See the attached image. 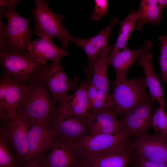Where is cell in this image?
I'll return each instance as SVG.
<instances>
[{"label": "cell", "mask_w": 167, "mask_h": 167, "mask_svg": "<svg viewBox=\"0 0 167 167\" xmlns=\"http://www.w3.org/2000/svg\"><path fill=\"white\" fill-rule=\"evenodd\" d=\"M38 36L39 38L33 41L28 48V52L38 61L46 64L49 60L59 61L68 54V52L55 45L52 38L43 35Z\"/></svg>", "instance_id": "obj_21"}, {"label": "cell", "mask_w": 167, "mask_h": 167, "mask_svg": "<svg viewBox=\"0 0 167 167\" xmlns=\"http://www.w3.org/2000/svg\"><path fill=\"white\" fill-rule=\"evenodd\" d=\"M39 77L49 89L54 101L58 102V105L65 101L70 90L76 89L79 86V76L70 78L63 70L60 61L46 64Z\"/></svg>", "instance_id": "obj_6"}, {"label": "cell", "mask_w": 167, "mask_h": 167, "mask_svg": "<svg viewBox=\"0 0 167 167\" xmlns=\"http://www.w3.org/2000/svg\"><path fill=\"white\" fill-rule=\"evenodd\" d=\"M77 167H89L80 164Z\"/></svg>", "instance_id": "obj_33"}, {"label": "cell", "mask_w": 167, "mask_h": 167, "mask_svg": "<svg viewBox=\"0 0 167 167\" xmlns=\"http://www.w3.org/2000/svg\"><path fill=\"white\" fill-rule=\"evenodd\" d=\"M0 6L6 5H12L15 6H16L20 2L21 0H2L0 1Z\"/></svg>", "instance_id": "obj_30"}, {"label": "cell", "mask_w": 167, "mask_h": 167, "mask_svg": "<svg viewBox=\"0 0 167 167\" xmlns=\"http://www.w3.org/2000/svg\"><path fill=\"white\" fill-rule=\"evenodd\" d=\"M132 146L136 157L167 164V135H142L134 139Z\"/></svg>", "instance_id": "obj_11"}, {"label": "cell", "mask_w": 167, "mask_h": 167, "mask_svg": "<svg viewBox=\"0 0 167 167\" xmlns=\"http://www.w3.org/2000/svg\"><path fill=\"white\" fill-rule=\"evenodd\" d=\"M0 60L4 74L24 83H30L38 77L46 64L38 61L29 52L0 51Z\"/></svg>", "instance_id": "obj_5"}, {"label": "cell", "mask_w": 167, "mask_h": 167, "mask_svg": "<svg viewBox=\"0 0 167 167\" xmlns=\"http://www.w3.org/2000/svg\"><path fill=\"white\" fill-rule=\"evenodd\" d=\"M95 7L91 15L94 20L100 19L107 14L108 2L107 0H95Z\"/></svg>", "instance_id": "obj_28"}, {"label": "cell", "mask_w": 167, "mask_h": 167, "mask_svg": "<svg viewBox=\"0 0 167 167\" xmlns=\"http://www.w3.org/2000/svg\"><path fill=\"white\" fill-rule=\"evenodd\" d=\"M130 137L125 131L115 134L89 135L75 143L82 160L91 155L109 149L129 139Z\"/></svg>", "instance_id": "obj_14"}, {"label": "cell", "mask_w": 167, "mask_h": 167, "mask_svg": "<svg viewBox=\"0 0 167 167\" xmlns=\"http://www.w3.org/2000/svg\"><path fill=\"white\" fill-rule=\"evenodd\" d=\"M152 47L149 41H145L142 46V50L138 60L139 65L142 67L149 94L154 101L158 103L160 107L164 109L166 106L163 91L158 79L159 75L155 72L152 59L153 56L150 52Z\"/></svg>", "instance_id": "obj_16"}, {"label": "cell", "mask_w": 167, "mask_h": 167, "mask_svg": "<svg viewBox=\"0 0 167 167\" xmlns=\"http://www.w3.org/2000/svg\"><path fill=\"white\" fill-rule=\"evenodd\" d=\"M154 100L149 93L141 103L123 116L119 120L124 130L134 139L148 134L152 126Z\"/></svg>", "instance_id": "obj_9"}, {"label": "cell", "mask_w": 167, "mask_h": 167, "mask_svg": "<svg viewBox=\"0 0 167 167\" xmlns=\"http://www.w3.org/2000/svg\"><path fill=\"white\" fill-rule=\"evenodd\" d=\"M88 79L83 81L76 91L68 95L65 101L58 105L60 113L87 119L88 111L87 95Z\"/></svg>", "instance_id": "obj_20"}, {"label": "cell", "mask_w": 167, "mask_h": 167, "mask_svg": "<svg viewBox=\"0 0 167 167\" xmlns=\"http://www.w3.org/2000/svg\"><path fill=\"white\" fill-rule=\"evenodd\" d=\"M142 47L135 49H126L111 52L110 56L109 65L114 68L116 79H126L129 69L137 60L141 53Z\"/></svg>", "instance_id": "obj_22"}, {"label": "cell", "mask_w": 167, "mask_h": 167, "mask_svg": "<svg viewBox=\"0 0 167 167\" xmlns=\"http://www.w3.org/2000/svg\"><path fill=\"white\" fill-rule=\"evenodd\" d=\"M137 10H131L128 15L122 22H119L120 27L116 43L111 50L114 52L126 49L127 42L138 20Z\"/></svg>", "instance_id": "obj_24"}, {"label": "cell", "mask_w": 167, "mask_h": 167, "mask_svg": "<svg viewBox=\"0 0 167 167\" xmlns=\"http://www.w3.org/2000/svg\"><path fill=\"white\" fill-rule=\"evenodd\" d=\"M50 126L57 137L75 143L90 135L87 119L59 112L51 121Z\"/></svg>", "instance_id": "obj_15"}, {"label": "cell", "mask_w": 167, "mask_h": 167, "mask_svg": "<svg viewBox=\"0 0 167 167\" xmlns=\"http://www.w3.org/2000/svg\"><path fill=\"white\" fill-rule=\"evenodd\" d=\"M28 152L25 163L41 165L57 139L50 125H35L28 128Z\"/></svg>", "instance_id": "obj_8"}, {"label": "cell", "mask_w": 167, "mask_h": 167, "mask_svg": "<svg viewBox=\"0 0 167 167\" xmlns=\"http://www.w3.org/2000/svg\"><path fill=\"white\" fill-rule=\"evenodd\" d=\"M134 153L129 139L104 152L83 160L80 164L89 167H128Z\"/></svg>", "instance_id": "obj_10"}, {"label": "cell", "mask_w": 167, "mask_h": 167, "mask_svg": "<svg viewBox=\"0 0 167 167\" xmlns=\"http://www.w3.org/2000/svg\"><path fill=\"white\" fill-rule=\"evenodd\" d=\"M25 164L12 151L5 138L0 134V167H24Z\"/></svg>", "instance_id": "obj_25"}, {"label": "cell", "mask_w": 167, "mask_h": 167, "mask_svg": "<svg viewBox=\"0 0 167 167\" xmlns=\"http://www.w3.org/2000/svg\"><path fill=\"white\" fill-rule=\"evenodd\" d=\"M112 84L110 109L117 116H122L142 103L148 96L144 77L116 79Z\"/></svg>", "instance_id": "obj_3"}, {"label": "cell", "mask_w": 167, "mask_h": 167, "mask_svg": "<svg viewBox=\"0 0 167 167\" xmlns=\"http://www.w3.org/2000/svg\"><path fill=\"white\" fill-rule=\"evenodd\" d=\"M158 2L159 7L161 11L164 7L167 6V0H158Z\"/></svg>", "instance_id": "obj_32"}, {"label": "cell", "mask_w": 167, "mask_h": 167, "mask_svg": "<svg viewBox=\"0 0 167 167\" xmlns=\"http://www.w3.org/2000/svg\"><path fill=\"white\" fill-rule=\"evenodd\" d=\"M35 6L31 11L35 19V33L52 39L58 38L61 48L65 50L71 35L64 26L62 20L65 16L57 14L49 8L48 3L43 0H35Z\"/></svg>", "instance_id": "obj_4"}, {"label": "cell", "mask_w": 167, "mask_h": 167, "mask_svg": "<svg viewBox=\"0 0 167 167\" xmlns=\"http://www.w3.org/2000/svg\"><path fill=\"white\" fill-rule=\"evenodd\" d=\"M137 167H167V164L154 162L136 157Z\"/></svg>", "instance_id": "obj_29"}, {"label": "cell", "mask_w": 167, "mask_h": 167, "mask_svg": "<svg viewBox=\"0 0 167 167\" xmlns=\"http://www.w3.org/2000/svg\"><path fill=\"white\" fill-rule=\"evenodd\" d=\"M24 167H46L36 163H26Z\"/></svg>", "instance_id": "obj_31"}, {"label": "cell", "mask_w": 167, "mask_h": 167, "mask_svg": "<svg viewBox=\"0 0 167 167\" xmlns=\"http://www.w3.org/2000/svg\"><path fill=\"white\" fill-rule=\"evenodd\" d=\"M118 21L117 17L113 18L106 27L92 37L80 38L71 35L70 41L84 50L88 58V63H91L97 58L104 47L109 44L111 32Z\"/></svg>", "instance_id": "obj_19"}, {"label": "cell", "mask_w": 167, "mask_h": 167, "mask_svg": "<svg viewBox=\"0 0 167 167\" xmlns=\"http://www.w3.org/2000/svg\"><path fill=\"white\" fill-rule=\"evenodd\" d=\"M111 50L109 44L107 45L96 59L83 67L92 83L98 90L107 95L109 94L107 71Z\"/></svg>", "instance_id": "obj_18"}, {"label": "cell", "mask_w": 167, "mask_h": 167, "mask_svg": "<svg viewBox=\"0 0 167 167\" xmlns=\"http://www.w3.org/2000/svg\"><path fill=\"white\" fill-rule=\"evenodd\" d=\"M15 6H0L1 14L7 20L4 25L0 19V51L28 53L34 31L29 27L30 19L19 15L16 11Z\"/></svg>", "instance_id": "obj_2"}, {"label": "cell", "mask_w": 167, "mask_h": 167, "mask_svg": "<svg viewBox=\"0 0 167 167\" xmlns=\"http://www.w3.org/2000/svg\"><path fill=\"white\" fill-rule=\"evenodd\" d=\"M117 115L110 109L93 111L88 113L87 122L90 134H115L124 130Z\"/></svg>", "instance_id": "obj_17"}, {"label": "cell", "mask_w": 167, "mask_h": 167, "mask_svg": "<svg viewBox=\"0 0 167 167\" xmlns=\"http://www.w3.org/2000/svg\"><path fill=\"white\" fill-rule=\"evenodd\" d=\"M138 13V25L136 29L140 31L148 23L158 25L162 18V11L157 0H141Z\"/></svg>", "instance_id": "obj_23"}, {"label": "cell", "mask_w": 167, "mask_h": 167, "mask_svg": "<svg viewBox=\"0 0 167 167\" xmlns=\"http://www.w3.org/2000/svg\"><path fill=\"white\" fill-rule=\"evenodd\" d=\"M81 161L75 143L57 137L41 165L46 167H77Z\"/></svg>", "instance_id": "obj_13"}, {"label": "cell", "mask_w": 167, "mask_h": 167, "mask_svg": "<svg viewBox=\"0 0 167 167\" xmlns=\"http://www.w3.org/2000/svg\"><path fill=\"white\" fill-rule=\"evenodd\" d=\"M17 115L28 127L35 125H50L59 113L58 106L51 98L45 83L39 77L30 82Z\"/></svg>", "instance_id": "obj_1"}, {"label": "cell", "mask_w": 167, "mask_h": 167, "mask_svg": "<svg viewBox=\"0 0 167 167\" xmlns=\"http://www.w3.org/2000/svg\"><path fill=\"white\" fill-rule=\"evenodd\" d=\"M152 126L156 131L167 135V113L164 109L159 107L155 109Z\"/></svg>", "instance_id": "obj_27"}, {"label": "cell", "mask_w": 167, "mask_h": 167, "mask_svg": "<svg viewBox=\"0 0 167 167\" xmlns=\"http://www.w3.org/2000/svg\"><path fill=\"white\" fill-rule=\"evenodd\" d=\"M30 85V83L20 82L3 74L0 79V118L2 122L17 115Z\"/></svg>", "instance_id": "obj_7"}, {"label": "cell", "mask_w": 167, "mask_h": 167, "mask_svg": "<svg viewBox=\"0 0 167 167\" xmlns=\"http://www.w3.org/2000/svg\"><path fill=\"white\" fill-rule=\"evenodd\" d=\"M28 127L22 118L2 122L0 134L7 141L13 152L25 164L28 152Z\"/></svg>", "instance_id": "obj_12"}, {"label": "cell", "mask_w": 167, "mask_h": 167, "mask_svg": "<svg viewBox=\"0 0 167 167\" xmlns=\"http://www.w3.org/2000/svg\"><path fill=\"white\" fill-rule=\"evenodd\" d=\"M160 43L159 64L161 69L160 75L163 83H167V34L159 35Z\"/></svg>", "instance_id": "obj_26"}]
</instances>
